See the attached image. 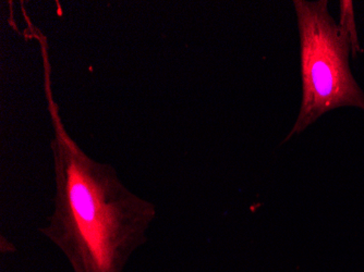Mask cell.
Listing matches in <instances>:
<instances>
[{"label":"cell","instance_id":"2","mask_svg":"<svg viewBox=\"0 0 364 272\" xmlns=\"http://www.w3.org/2000/svg\"><path fill=\"white\" fill-rule=\"evenodd\" d=\"M294 6L300 34L302 102L284 143L327 112L343 107L364 111V93L349 65L350 43L329 12L328 1L294 0Z\"/></svg>","mask_w":364,"mask_h":272},{"label":"cell","instance_id":"1","mask_svg":"<svg viewBox=\"0 0 364 272\" xmlns=\"http://www.w3.org/2000/svg\"><path fill=\"white\" fill-rule=\"evenodd\" d=\"M42 52L47 109L53 126V214L38 229L63 253L73 272H124L147 241L156 206L127 187L109 163H100L71 138L53 93L48 42Z\"/></svg>","mask_w":364,"mask_h":272},{"label":"cell","instance_id":"3","mask_svg":"<svg viewBox=\"0 0 364 272\" xmlns=\"http://www.w3.org/2000/svg\"><path fill=\"white\" fill-rule=\"evenodd\" d=\"M341 8V21L339 26L343 31L351 47V56L357 57L361 52L359 38H358L357 26H355V11H353V1L350 0H341L339 3Z\"/></svg>","mask_w":364,"mask_h":272}]
</instances>
